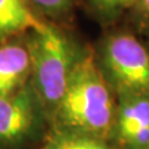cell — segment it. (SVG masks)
<instances>
[{"label": "cell", "instance_id": "52a82bcc", "mask_svg": "<svg viewBox=\"0 0 149 149\" xmlns=\"http://www.w3.org/2000/svg\"><path fill=\"white\" fill-rule=\"evenodd\" d=\"M45 21L27 0H0V42L26 35Z\"/></svg>", "mask_w": 149, "mask_h": 149}, {"label": "cell", "instance_id": "277c9868", "mask_svg": "<svg viewBox=\"0 0 149 149\" xmlns=\"http://www.w3.org/2000/svg\"><path fill=\"white\" fill-rule=\"evenodd\" d=\"M42 114L44 108L30 82L11 95L0 96V146L24 141Z\"/></svg>", "mask_w": 149, "mask_h": 149}, {"label": "cell", "instance_id": "6da1fadb", "mask_svg": "<svg viewBox=\"0 0 149 149\" xmlns=\"http://www.w3.org/2000/svg\"><path fill=\"white\" fill-rule=\"evenodd\" d=\"M116 98L97 63L95 50L86 46L51 118L60 130L106 141L113 136Z\"/></svg>", "mask_w": 149, "mask_h": 149}, {"label": "cell", "instance_id": "7a4b0ae2", "mask_svg": "<svg viewBox=\"0 0 149 149\" xmlns=\"http://www.w3.org/2000/svg\"><path fill=\"white\" fill-rule=\"evenodd\" d=\"M26 41L31 57L30 83L45 114L52 117L86 47L65 25L51 21L29 31Z\"/></svg>", "mask_w": 149, "mask_h": 149}, {"label": "cell", "instance_id": "30bf717a", "mask_svg": "<svg viewBox=\"0 0 149 149\" xmlns=\"http://www.w3.org/2000/svg\"><path fill=\"white\" fill-rule=\"evenodd\" d=\"M42 149H109L104 141L83 134L58 130L51 137Z\"/></svg>", "mask_w": 149, "mask_h": 149}, {"label": "cell", "instance_id": "8fae6325", "mask_svg": "<svg viewBox=\"0 0 149 149\" xmlns=\"http://www.w3.org/2000/svg\"><path fill=\"white\" fill-rule=\"evenodd\" d=\"M129 16L136 30L149 36V0H137Z\"/></svg>", "mask_w": 149, "mask_h": 149}, {"label": "cell", "instance_id": "3957f363", "mask_svg": "<svg viewBox=\"0 0 149 149\" xmlns=\"http://www.w3.org/2000/svg\"><path fill=\"white\" fill-rule=\"evenodd\" d=\"M93 50L116 97L149 95V49L134 32L127 29L108 31Z\"/></svg>", "mask_w": 149, "mask_h": 149}, {"label": "cell", "instance_id": "9c48e42d", "mask_svg": "<svg viewBox=\"0 0 149 149\" xmlns=\"http://www.w3.org/2000/svg\"><path fill=\"white\" fill-rule=\"evenodd\" d=\"M32 9L46 21L65 25L80 0H27Z\"/></svg>", "mask_w": 149, "mask_h": 149}, {"label": "cell", "instance_id": "5b68a950", "mask_svg": "<svg viewBox=\"0 0 149 149\" xmlns=\"http://www.w3.org/2000/svg\"><path fill=\"white\" fill-rule=\"evenodd\" d=\"M113 134L128 149H149V95L117 97Z\"/></svg>", "mask_w": 149, "mask_h": 149}, {"label": "cell", "instance_id": "ba28073f", "mask_svg": "<svg viewBox=\"0 0 149 149\" xmlns=\"http://www.w3.org/2000/svg\"><path fill=\"white\" fill-rule=\"evenodd\" d=\"M86 10L102 25H113L129 14L137 0H80Z\"/></svg>", "mask_w": 149, "mask_h": 149}, {"label": "cell", "instance_id": "8992f818", "mask_svg": "<svg viewBox=\"0 0 149 149\" xmlns=\"http://www.w3.org/2000/svg\"><path fill=\"white\" fill-rule=\"evenodd\" d=\"M30 77L31 57L26 35L0 42V96L21 90Z\"/></svg>", "mask_w": 149, "mask_h": 149}]
</instances>
